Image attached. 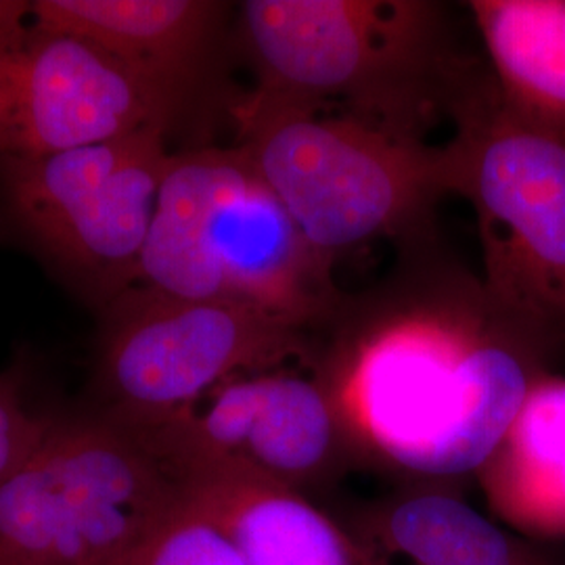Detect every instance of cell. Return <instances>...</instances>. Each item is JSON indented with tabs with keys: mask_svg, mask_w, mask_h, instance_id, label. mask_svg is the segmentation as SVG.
I'll list each match as a JSON object with an SVG mask.
<instances>
[{
	"mask_svg": "<svg viewBox=\"0 0 565 565\" xmlns=\"http://www.w3.org/2000/svg\"><path fill=\"white\" fill-rule=\"evenodd\" d=\"M317 331L310 371L359 463L413 486L476 476L546 373L545 348L431 239L406 245L384 281L343 294Z\"/></svg>",
	"mask_w": 565,
	"mask_h": 565,
	"instance_id": "cell-1",
	"label": "cell"
},
{
	"mask_svg": "<svg viewBox=\"0 0 565 565\" xmlns=\"http://www.w3.org/2000/svg\"><path fill=\"white\" fill-rule=\"evenodd\" d=\"M256 95L302 111L425 130L480 67L457 49L448 9L431 0H249L239 9Z\"/></svg>",
	"mask_w": 565,
	"mask_h": 565,
	"instance_id": "cell-2",
	"label": "cell"
},
{
	"mask_svg": "<svg viewBox=\"0 0 565 565\" xmlns=\"http://www.w3.org/2000/svg\"><path fill=\"white\" fill-rule=\"evenodd\" d=\"M331 266L242 147L172 156L139 282L179 298L243 303L315 333L343 298Z\"/></svg>",
	"mask_w": 565,
	"mask_h": 565,
	"instance_id": "cell-3",
	"label": "cell"
},
{
	"mask_svg": "<svg viewBox=\"0 0 565 565\" xmlns=\"http://www.w3.org/2000/svg\"><path fill=\"white\" fill-rule=\"evenodd\" d=\"M237 147L327 258L375 239H431L443 151L366 121L256 95L233 107Z\"/></svg>",
	"mask_w": 565,
	"mask_h": 565,
	"instance_id": "cell-4",
	"label": "cell"
},
{
	"mask_svg": "<svg viewBox=\"0 0 565 565\" xmlns=\"http://www.w3.org/2000/svg\"><path fill=\"white\" fill-rule=\"evenodd\" d=\"M448 116L443 179L476 210L482 281L548 352L565 343V135L511 111L482 70Z\"/></svg>",
	"mask_w": 565,
	"mask_h": 565,
	"instance_id": "cell-5",
	"label": "cell"
},
{
	"mask_svg": "<svg viewBox=\"0 0 565 565\" xmlns=\"http://www.w3.org/2000/svg\"><path fill=\"white\" fill-rule=\"evenodd\" d=\"M177 505L172 473L132 427L55 419L0 486V565H126Z\"/></svg>",
	"mask_w": 565,
	"mask_h": 565,
	"instance_id": "cell-6",
	"label": "cell"
},
{
	"mask_svg": "<svg viewBox=\"0 0 565 565\" xmlns=\"http://www.w3.org/2000/svg\"><path fill=\"white\" fill-rule=\"evenodd\" d=\"M312 352V333L256 308L137 282L103 306L97 413L130 427L162 424L237 375L291 361L310 369Z\"/></svg>",
	"mask_w": 565,
	"mask_h": 565,
	"instance_id": "cell-7",
	"label": "cell"
},
{
	"mask_svg": "<svg viewBox=\"0 0 565 565\" xmlns=\"http://www.w3.org/2000/svg\"><path fill=\"white\" fill-rule=\"evenodd\" d=\"M162 128L32 160H0L25 235L103 306L141 281V256L172 160Z\"/></svg>",
	"mask_w": 565,
	"mask_h": 565,
	"instance_id": "cell-8",
	"label": "cell"
},
{
	"mask_svg": "<svg viewBox=\"0 0 565 565\" xmlns=\"http://www.w3.org/2000/svg\"><path fill=\"white\" fill-rule=\"evenodd\" d=\"M189 109L93 42L30 15L0 23V160L44 158L142 128L170 132Z\"/></svg>",
	"mask_w": 565,
	"mask_h": 565,
	"instance_id": "cell-9",
	"label": "cell"
},
{
	"mask_svg": "<svg viewBox=\"0 0 565 565\" xmlns=\"http://www.w3.org/2000/svg\"><path fill=\"white\" fill-rule=\"evenodd\" d=\"M132 429L151 448L224 459L308 499L359 463L331 394L310 369L237 375L162 424Z\"/></svg>",
	"mask_w": 565,
	"mask_h": 565,
	"instance_id": "cell-10",
	"label": "cell"
},
{
	"mask_svg": "<svg viewBox=\"0 0 565 565\" xmlns=\"http://www.w3.org/2000/svg\"><path fill=\"white\" fill-rule=\"evenodd\" d=\"M151 450L172 473L182 505L223 530L247 565H373L352 530L300 492L216 457Z\"/></svg>",
	"mask_w": 565,
	"mask_h": 565,
	"instance_id": "cell-11",
	"label": "cell"
},
{
	"mask_svg": "<svg viewBox=\"0 0 565 565\" xmlns=\"http://www.w3.org/2000/svg\"><path fill=\"white\" fill-rule=\"evenodd\" d=\"M228 11L214 0H34L28 15L97 44L193 107L212 78Z\"/></svg>",
	"mask_w": 565,
	"mask_h": 565,
	"instance_id": "cell-12",
	"label": "cell"
},
{
	"mask_svg": "<svg viewBox=\"0 0 565 565\" xmlns=\"http://www.w3.org/2000/svg\"><path fill=\"white\" fill-rule=\"evenodd\" d=\"M352 534L373 565H555L527 539L469 505L455 488L413 486L371 507Z\"/></svg>",
	"mask_w": 565,
	"mask_h": 565,
	"instance_id": "cell-13",
	"label": "cell"
},
{
	"mask_svg": "<svg viewBox=\"0 0 565 565\" xmlns=\"http://www.w3.org/2000/svg\"><path fill=\"white\" fill-rule=\"evenodd\" d=\"M492 513L527 541L565 539V380L543 373L476 473Z\"/></svg>",
	"mask_w": 565,
	"mask_h": 565,
	"instance_id": "cell-14",
	"label": "cell"
},
{
	"mask_svg": "<svg viewBox=\"0 0 565 565\" xmlns=\"http://www.w3.org/2000/svg\"><path fill=\"white\" fill-rule=\"evenodd\" d=\"M511 111L565 135V0L465 2Z\"/></svg>",
	"mask_w": 565,
	"mask_h": 565,
	"instance_id": "cell-15",
	"label": "cell"
},
{
	"mask_svg": "<svg viewBox=\"0 0 565 565\" xmlns=\"http://www.w3.org/2000/svg\"><path fill=\"white\" fill-rule=\"evenodd\" d=\"M126 565H247L231 539L198 511L172 509Z\"/></svg>",
	"mask_w": 565,
	"mask_h": 565,
	"instance_id": "cell-16",
	"label": "cell"
},
{
	"mask_svg": "<svg viewBox=\"0 0 565 565\" xmlns=\"http://www.w3.org/2000/svg\"><path fill=\"white\" fill-rule=\"evenodd\" d=\"M53 424L28 408L20 366L0 371V486L34 457Z\"/></svg>",
	"mask_w": 565,
	"mask_h": 565,
	"instance_id": "cell-17",
	"label": "cell"
},
{
	"mask_svg": "<svg viewBox=\"0 0 565 565\" xmlns=\"http://www.w3.org/2000/svg\"><path fill=\"white\" fill-rule=\"evenodd\" d=\"M30 2H20V0H0V23L2 21L15 20L21 15H28Z\"/></svg>",
	"mask_w": 565,
	"mask_h": 565,
	"instance_id": "cell-18",
	"label": "cell"
}]
</instances>
